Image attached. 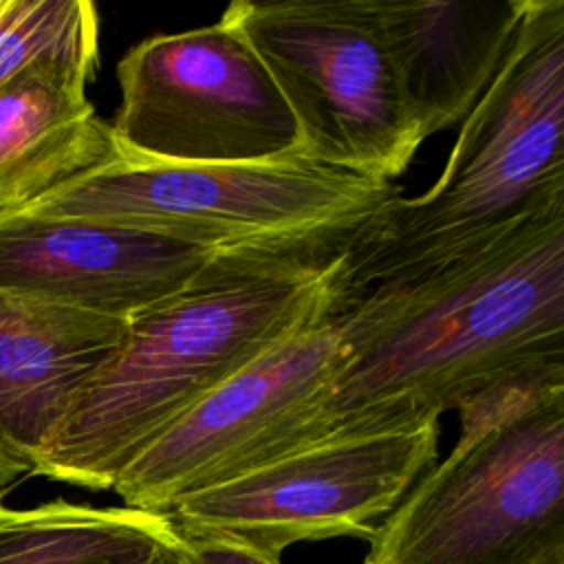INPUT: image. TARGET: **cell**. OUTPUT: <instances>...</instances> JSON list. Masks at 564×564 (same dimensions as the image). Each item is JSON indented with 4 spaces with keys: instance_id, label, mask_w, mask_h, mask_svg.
Listing matches in <instances>:
<instances>
[{
    "instance_id": "cell-1",
    "label": "cell",
    "mask_w": 564,
    "mask_h": 564,
    "mask_svg": "<svg viewBox=\"0 0 564 564\" xmlns=\"http://www.w3.org/2000/svg\"><path fill=\"white\" fill-rule=\"evenodd\" d=\"M326 438L412 425L564 368V205L335 311Z\"/></svg>"
},
{
    "instance_id": "cell-2",
    "label": "cell",
    "mask_w": 564,
    "mask_h": 564,
    "mask_svg": "<svg viewBox=\"0 0 564 564\" xmlns=\"http://www.w3.org/2000/svg\"><path fill=\"white\" fill-rule=\"evenodd\" d=\"M341 249L223 251L183 291L128 319L119 348L77 392L33 476L112 489L223 381L339 308Z\"/></svg>"
},
{
    "instance_id": "cell-3",
    "label": "cell",
    "mask_w": 564,
    "mask_h": 564,
    "mask_svg": "<svg viewBox=\"0 0 564 564\" xmlns=\"http://www.w3.org/2000/svg\"><path fill=\"white\" fill-rule=\"evenodd\" d=\"M557 205H564V0H529L438 178L416 196H394L341 249V295L452 260Z\"/></svg>"
},
{
    "instance_id": "cell-4",
    "label": "cell",
    "mask_w": 564,
    "mask_h": 564,
    "mask_svg": "<svg viewBox=\"0 0 564 564\" xmlns=\"http://www.w3.org/2000/svg\"><path fill=\"white\" fill-rule=\"evenodd\" d=\"M458 414V441L377 524L364 564H564V368Z\"/></svg>"
},
{
    "instance_id": "cell-5",
    "label": "cell",
    "mask_w": 564,
    "mask_h": 564,
    "mask_svg": "<svg viewBox=\"0 0 564 564\" xmlns=\"http://www.w3.org/2000/svg\"><path fill=\"white\" fill-rule=\"evenodd\" d=\"M401 189L302 156L161 163L112 156L26 207L128 227L207 251L333 253Z\"/></svg>"
},
{
    "instance_id": "cell-6",
    "label": "cell",
    "mask_w": 564,
    "mask_h": 564,
    "mask_svg": "<svg viewBox=\"0 0 564 564\" xmlns=\"http://www.w3.org/2000/svg\"><path fill=\"white\" fill-rule=\"evenodd\" d=\"M300 130V156L394 183L425 141L364 0L231 2Z\"/></svg>"
},
{
    "instance_id": "cell-7",
    "label": "cell",
    "mask_w": 564,
    "mask_h": 564,
    "mask_svg": "<svg viewBox=\"0 0 564 564\" xmlns=\"http://www.w3.org/2000/svg\"><path fill=\"white\" fill-rule=\"evenodd\" d=\"M438 419L328 436L176 500L185 535L229 540L282 560L300 542L370 538L436 463Z\"/></svg>"
},
{
    "instance_id": "cell-8",
    "label": "cell",
    "mask_w": 564,
    "mask_h": 564,
    "mask_svg": "<svg viewBox=\"0 0 564 564\" xmlns=\"http://www.w3.org/2000/svg\"><path fill=\"white\" fill-rule=\"evenodd\" d=\"M117 156L161 163H256L300 156L295 119L249 42L223 18L159 33L117 64Z\"/></svg>"
},
{
    "instance_id": "cell-9",
    "label": "cell",
    "mask_w": 564,
    "mask_h": 564,
    "mask_svg": "<svg viewBox=\"0 0 564 564\" xmlns=\"http://www.w3.org/2000/svg\"><path fill=\"white\" fill-rule=\"evenodd\" d=\"M341 364L333 313L223 381L161 432L112 489L126 507L165 513L187 494L326 438Z\"/></svg>"
},
{
    "instance_id": "cell-10",
    "label": "cell",
    "mask_w": 564,
    "mask_h": 564,
    "mask_svg": "<svg viewBox=\"0 0 564 564\" xmlns=\"http://www.w3.org/2000/svg\"><path fill=\"white\" fill-rule=\"evenodd\" d=\"M216 256L86 218L0 212V291L123 322L183 291Z\"/></svg>"
},
{
    "instance_id": "cell-11",
    "label": "cell",
    "mask_w": 564,
    "mask_h": 564,
    "mask_svg": "<svg viewBox=\"0 0 564 564\" xmlns=\"http://www.w3.org/2000/svg\"><path fill=\"white\" fill-rule=\"evenodd\" d=\"M126 324L0 291V489L33 474L77 392L119 348Z\"/></svg>"
},
{
    "instance_id": "cell-12",
    "label": "cell",
    "mask_w": 564,
    "mask_h": 564,
    "mask_svg": "<svg viewBox=\"0 0 564 564\" xmlns=\"http://www.w3.org/2000/svg\"><path fill=\"white\" fill-rule=\"evenodd\" d=\"M529 0H364L423 134L452 130L500 70Z\"/></svg>"
},
{
    "instance_id": "cell-13",
    "label": "cell",
    "mask_w": 564,
    "mask_h": 564,
    "mask_svg": "<svg viewBox=\"0 0 564 564\" xmlns=\"http://www.w3.org/2000/svg\"><path fill=\"white\" fill-rule=\"evenodd\" d=\"M90 79L37 62L0 86V212L26 207L117 154L86 95Z\"/></svg>"
},
{
    "instance_id": "cell-14",
    "label": "cell",
    "mask_w": 564,
    "mask_h": 564,
    "mask_svg": "<svg viewBox=\"0 0 564 564\" xmlns=\"http://www.w3.org/2000/svg\"><path fill=\"white\" fill-rule=\"evenodd\" d=\"M0 564H183V535L165 513L126 505H0Z\"/></svg>"
},
{
    "instance_id": "cell-15",
    "label": "cell",
    "mask_w": 564,
    "mask_h": 564,
    "mask_svg": "<svg viewBox=\"0 0 564 564\" xmlns=\"http://www.w3.org/2000/svg\"><path fill=\"white\" fill-rule=\"evenodd\" d=\"M53 62L86 75L99 64V15L88 0H0V86Z\"/></svg>"
},
{
    "instance_id": "cell-16",
    "label": "cell",
    "mask_w": 564,
    "mask_h": 564,
    "mask_svg": "<svg viewBox=\"0 0 564 564\" xmlns=\"http://www.w3.org/2000/svg\"><path fill=\"white\" fill-rule=\"evenodd\" d=\"M181 533V531H178ZM183 535V564H282V560L262 555L229 540Z\"/></svg>"
}]
</instances>
